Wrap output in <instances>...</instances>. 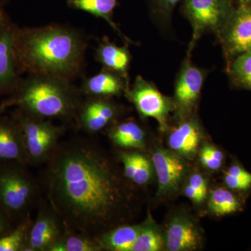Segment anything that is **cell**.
<instances>
[{"label": "cell", "mask_w": 251, "mask_h": 251, "mask_svg": "<svg viewBox=\"0 0 251 251\" xmlns=\"http://www.w3.org/2000/svg\"><path fill=\"white\" fill-rule=\"evenodd\" d=\"M14 120L21 132L28 163H46L57 148L65 128L51 120L28 115L18 110Z\"/></svg>", "instance_id": "obj_4"}, {"label": "cell", "mask_w": 251, "mask_h": 251, "mask_svg": "<svg viewBox=\"0 0 251 251\" xmlns=\"http://www.w3.org/2000/svg\"><path fill=\"white\" fill-rule=\"evenodd\" d=\"M251 50V49L250 50Z\"/></svg>", "instance_id": "obj_39"}, {"label": "cell", "mask_w": 251, "mask_h": 251, "mask_svg": "<svg viewBox=\"0 0 251 251\" xmlns=\"http://www.w3.org/2000/svg\"><path fill=\"white\" fill-rule=\"evenodd\" d=\"M0 170V207L6 215H22L39 198L41 185L22 166Z\"/></svg>", "instance_id": "obj_5"}, {"label": "cell", "mask_w": 251, "mask_h": 251, "mask_svg": "<svg viewBox=\"0 0 251 251\" xmlns=\"http://www.w3.org/2000/svg\"><path fill=\"white\" fill-rule=\"evenodd\" d=\"M142 227L143 224L120 225L96 239L102 251H130Z\"/></svg>", "instance_id": "obj_19"}, {"label": "cell", "mask_w": 251, "mask_h": 251, "mask_svg": "<svg viewBox=\"0 0 251 251\" xmlns=\"http://www.w3.org/2000/svg\"><path fill=\"white\" fill-rule=\"evenodd\" d=\"M200 159L203 166H205L208 169L211 171H218L222 166L223 163L214 160L212 157L209 156L206 153L201 151L200 153Z\"/></svg>", "instance_id": "obj_31"}, {"label": "cell", "mask_w": 251, "mask_h": 251, "mask_svg": "<svg viewBox=\"0 0 251 251\" xmlns=\"http://www.w3.org/2000/svg\"><path fill=\"white\" fill-rule=\"evenodd\" d=\"M206 72L186 59L176 79L174 102L180 116L188 117L201 96Z\"/></svg>", "instance_id": "obj_10"}, {"label": "cell", "mask_w": 251, "mask_h": 251, "mask_svg": "<svg viewBox=\"0 0 251 251\" xmlns=\"http://www.w3.org/2000/svg\"><path fill=\"white\" fill-rule=\"evenodd\" d=\"M6 1H7V0H0V4L2 5V6H4V5L5 4V3L6 2Z\"/></svg>", "instance_id": "obj_37"}, {"label": "cell", "mask_w": 251, "mask_h": 251, "mask_svg": "<svg viewBox=\"0 0 251 251\" xmlns=\"http://www.w3.org/2000/svg\"><path fill=\"white\" fill-rule=\"evenodd\" d=\"M235 193L227 187L216 188L209 198V209L216 216L230 215L242 210V199Z\"/></svg>", "instance_id": "obj_23"}, {"label": "cell", "mask_w": 251, "mask_h": 251, "mask_svg": "<svg viewBox=\"0 0 251 251\" xmlns=\"http://www.w3.org/2000/svg\"><path fill=\"white\" fill-rule=\"evenodd\" d=\"M224 182L232 191L245 192L251 189V173L240 164L234 163L225 173Z\"/></svg>", "instance_id": "obj_27"}, {"label": "cell", "mask_w": 251, "mask_h": 251, "mask_svg": "<svg viewBox=\"0 0 251 251\" xmlns=\"http://www.w3.org/2000/svg\"><path fill=\"white\" fill-rule=\"evenodd\" d=\"M0 162L28 163L21 132L14 119L0 118Z\"/></svg>", "instance_id": "obj_17"}, {"label": "cell", "mask_w": 251, "mask_h": 251, "mask_svg": "<svg viewBox=\"0 0 251 251\" xmlns=\"http://www.w3.org/2000/svg\"><path fill=\"white\" fill-rule=\"evenodd\" d=\"M9 18H8L7 15L5 13L2 5L0 4V24L9 22Z\"/></svg>", "instance_id": "obj_35"}, {"label": "cell", "mask_w": 251, "mask_h": 251, "mask_svg": "<svg viewBox=\"0 0 251 251\" xmlns=\"http://www.w3.org/2000/svg\"><path fill=\"white\" fill-rule=\"evenodd\" d=\"M201 130L197 121L186 118L172 131L168 143L175 152L186 158H192L197 152Z\"/></svg>", "instance_id": "obj_18"}, {"label": "cell", "mask_w": 251, "mask_h": 251, "mask_svg": "<svg viewBox=\"0 0 251 251\" xmlns=\"http://www.w3.org/2000/svg\"><path fill=\"white\" fill-rule=\"evenodd\" d=\"M10 225L8 215L3 211H0V238L4 237L6 234L9 233Z\"/></svg>", "instance_id": "obj_34"}, {"label": "cell", "mask_w": 251, "mask_h": 251, "mask_svg": "<svg viewBox=\"0 0 251 251\" xmlns=\"http://www.w3.org/2000/svg\"><path fill=\"white\" fill-rule=\"evenodd\" d=\"M242 3V4L249 5L251 6V0H239Z\"/></svg>", "instance_id": "obj_36"}, {"label": "cell", "mask_w": 251, "mask_h": 251, "mask_svg": "<svg viewBox=\"0 0 251 251\" xmlns=\"http://www.w3.org/2000/svg\"><path fill=\"white\" fill-rule=\"evenodd\" d=\"M120 114V108L110 97H85L77 109V125L90 135L111 126Z\"/></svg>", "instance_id": "obj_9"}, {"label": "cell", "mask_w": 251, "mask_h": 251, "mask_svg": "<svg viewBox=\"0 0 251 251\" xmlns=\"http://www.w3.org/2000/svg\"><path fill=\"white\" fill-rule=\"evenodd\" d=\"M89 41L66 25L17 28L15 39L20 72L76 80L83 74Z\"/></svg>", "instance_id": "obj_2"}, {"label": "cell", "mask_w": 251, "mask_h": 251, "mask_svg": "<svg viewBox=\"0 0 251 251\" xmlns=\"http://www.w3.org/2000/svg\"><path fill=\"white\" fill-rule=\"evenodd\" d=\"M203 152L206 153L211 157H212L216 161L222 163L224 161V153L219 150V149L210 146V145H206L202 150H201Z\"/></svg>", "instance_id": "obj_32"}, {"label": "cell", "mask_w": 251, "mask_h": 251, "mask_svg": "<svg viewBox=\"0 0 251 251\" xmlns=\"http://www.w3.org/2000/svg\"><path fill=\"white\" fill-rule=\"evenodd\" d=\"M45 164L41 187L65 229L97 238L119 226L129 198L95 141L75 137L59 142Z\"/></svg>", "instance_id": "obj_1"}, {"label": "cell", "mask_w": 251, "mask_h": 251, "mask_svg": "<svg viewBox=\"0 0 251 251\" xmlns=\"http://www.w3.org/2000/svg\"><path fill=\"white\" fill-rule=\"evenodd\" d=\"M109 138L117 147L123 149H143L146 133L134 120H127L111 125L108 128Z\"/></svg>", "instance_id": "obj_21"}, {"label": "cell", "mask_w": 251, "mask_h": 251, "mask_svg": "<svg viewBox=\"0 0 251 251\" xmlns=\"http://www.w3.org/2000/svg\"><path fill=\"white\" fill-rule=\"evenodd\" d=\"M226 52L239 55L251 49V6L242 4L219 34Z\"/></svg>", "instance_id": "obj_11"}, {"label": "cell", "mask_w": 251, "mask_h": 251, "mask_svg": "<svg viewBox=\"0 0 251 251\" xmlns=\"http://www.w3.org/2000/svg\"><path fill=\"white\" fill-rule=\"evenodd\" d=\"M151 160L158 176V194L166 196L176 193L186 173L184 160L164 149L156 150Z\"/></svg>", "instance_id": "obj_13"}, {"label": "cell", "mask_w": 251, "mask_h": 251, "mask_svg": "<svg viewBox=\"0 0 251 251\" xmlns=\"http://www.w3.org/2000/svg\"><path fill=\"white\" fill-rule=\"evenodd\" d=\"M123 164L124 175L137 186H145L152 179V162L138 151H122L119 155Z\"/></svg>", "instance_id": "obj_20"}, {"label": "cell", "mask_w": 251, "mask_h": 251, "mask_svg": "<svg viewBox=\"0 0 251 251\" xmlns=\"http://www.w3.org/2000/svg\"><path fill=\"white\" fill-rule=\"evenodd\" d=\"M164 239L151 218L144 223L139 235L130 251H158L163 249Z\"/></svg>", "instance_id": "obj_25"}, {"label": "cell", "mask_w": 251, "mask_h": 251, "mask_svg": "<svg viewBox=\"0 0 251 251\" xmlns=\"http://www.w3.org/2000/svg\"><path fill=\"white\" fill-rule=\"evenodd\" d=\"M67 3L68 6L72 9L85 11L106 21L126 43L133 44V41L124 35L112 19L114 10L117 6V0H67Z\"/></svg>", "instance_id": "obj_22"}, {"label": "cell", "mask_w": 251, "mask_h": 251, "mask_svg": "<svg viewBox=\"0 0 251 251\" xmlns=\"http://www.w3.org/2000/svg\"><path fill=\"white\" fill-rule=\"evenodd\" d=\"M129 87V80L117 73L103 69L96 75L82 79L79 90L82 97L111 98L125 94Z\"/></svg>", "instance_id": "obj_14"}, {"label": "cell", "mask_w": 251, "mask_h": 251, "mask_svg": "<svg viewBox=\"0 0 251 251\" xmlns=\"http://www.w3.org/2000/svg\"><path fill=\"white\" fill-rule=\"evenodd\" d=\"M40 204L23 251H49L65 232L62 220L50 204L46 202Z\"/></svg>", "instance_id": "obj_8"}, {"label": "cell", "mask_w": 251, "mask_h": 251, "mask_svg": "<svg viewBox=\"0 0 251 251\" xmlns=\"http://www.w3.org/2000/svg\"><path fill=\"white\" fill-rule=\"evenodd\" d=\"M183 11L193 28L188 54L198 39L207 31L219 34L232 16V0H184Z\"/></svg>", "instance_id": "obj_6"}, {"label": "cell", "mask_w": 251, "mask_h": 251, "mask_svg": "<svg viewBox=\"0 0 251 251\" xmlns=\"http://www.w3.org/2000/svg\"><path fill=\"white\" fill-rule=\"evenodd\" d=\"M180 0H150L151 7L157 16L168 21Z\"/></svg>", "instance_id": "obj_29"}, {"label": "cell", "mask_w": 251, "mask_h": 251, "mask_svg": "<svg viewBox=\"0 0 251 251\" xmlns=\"http://www.w3.org/2000/svg\"><path fill=\"white\" fill-rule=\"evenodd\" d=\"M97 239L65 229L49 251H101Z\"/></svg>", "instance_id": "obj_24"}, {"label": "cell", "mask_w": 251, "mask_h": 251, "mask_svg": "<svg viewBox=\"0 0 251 251\" xmlns=\"http://www.w3.org/2000/svg\"><path fill=\"white\" fill-rule=\"evenodd\" d=\"M188 185L197 190L198 192L205 198L206 193H207V187H206L205 179L203 178L202 175L198 173L193 174L188 180Z\"/></svg>", "instance_id": "obj_30"}, {"label": "cell", "mask_w": 251, "mask_h": 251, "mask_svg": "<svg viewBox=\"0 0 251 251\" xmlns=\"http://www.w3.org/2000/svg\"><path fill=\"white\" fill-rule=\"evenodd\" d=\"M1 108H0V112H1Z\"/></svg>", "instance_id": "obj_38"}, {"label": "cell", "mask_w": 251, "mask_h": 251, "mask_svg": "<svg viewBox=\"0 0 251 251\" xmlns=\"http://www.w3.org/2000/svg\"><path fill=\"white\" fill-rule=\"evenodd\" d=\"M95 59L101 64L103 69L117 73L129 80V69L132 56L128 44L118 46L106 36L98 41L95 50Z\"/></svg>", "instance_id": "obj_15"}, {"label": "cell", "mask_w": 251, "mask_h": 251, "mask_svg": "<svg viewBox=\"0 0 251 251\" xmlns=\"http://www.w3.org/2000/svg\"><path fill=\"white\" fill-rule=\"evenodd\" d=\"M1 110L17 106L19 111L44 120L69 122L75 120L82 95L72 81L45 75L29 74L19 81Z\"/></svg>", "instance_id": "obj_3"}, {"label": "cell", "mask_w": 251, "mask_h": 251, "mask_svg": "<svg viewBox=\"0 0 251 251\" xmlns=\"http://www.w3.org/2000/svg\"><path fill=\"white\" fill-rule=\"evenodd\" d=\"M17 28L11 21L0 24V96L12 92L21 80L15 49Z\"/></svg>", "instance_id": "obj_12"}, {"label": "cell", "mask_w": 251, "mask_h": 251, "mask_svg": "<svg viewBox=\"0 0 251 251\" xmlns=\"http://www.w3.org/2000/svg\"><path fill=\"white\" fill-rule=\"evenodd\" d=\"M229 72L236 83L251 90V50L237 55L231 64Z\"/></svg>", "instance_id": "obj_28"}, {"label": "cell", "mask_w": 251, "mask_h": 251, "mask_svg": "<svg viewBox=\"0 0 251 251\" xmlns=\"http://www.w3.org/2000/svg\"><path fill=\"white\" fill-rule=\"evenodd\" d=\"M201 242V236L194 224L184 216L174 218L168 226L166 245L171 251L196 250Z\"/></svg>", "instance_id": "obj_16"}, {"label": "cell", "mask_w": 251, "mask_h": 251, "mask_svg": "<svg viewBox=\"0 0 251 251\" xmlns=\"http://www.w3.org/2000/svg\"><path fill=\"white\" fill-rule=\"evenodd\" d=\"M32 221L27 216L17 228L0 238V251H23Z\"/></svg>", "instance_id": "obj_26"}, {"label": "cell", "mask_w": 251, "mask_h": 251, "mask_svg": "<svg viewBox=\"0 0 251 251\" xmlns=\"http://www.w3.org/2000/svg\"><path fill=\"white\" fill-rule=\"evenodd\" d=\"M125 94L142 117L154 119L158 122L160 130H166L168 117L176 110L174 100L162 94L156 86L140 75L135 77L133 85Z\"/></svg>", "instance_id": "obj_7"}, {"label": "cell", "mask_w": 251, "mask_h": 251, "mask_svg": "<svg viewBox=\"0 0 251 251\" xmlns=\"http://www.w3.org/2000/svg\"><path fill=\"white\" fill-rule=\"evenodd\" d=\"M184 193L189 199H191V201L196 203L202 202L204 200V198L203 197L201 193L198 192L197 190L191 187L189 185H187L186 187L185 188Z\"/></svg>", "instance_id": "obj_33"}]
</instances>
